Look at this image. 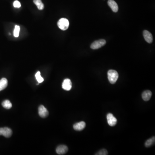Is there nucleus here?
<instances>
[{
	"label": "nucleus",
	"mask_w": 155,
	"mask_h": 155,
	"mask_svg": "<svg viewBox=\"0 0 155 155\" xmlns=\"http://www.w3.org/2000/svg\"><path fill=\"white\" fill-rule=\"evenodd\" d=\"M108 78L110 83L114 84L119 78V74L116 71L114 70H109L107 73Z\"/></svg>",
	"instance_id": "1"
},
{
	"label": "nucleus",
	"mask_w": 155,
	"mask_h": 155,
	"mask_svg": "<svg viewBox=\"0 0 155 155\" xmlns=\"http://www.w3.org/2000/svg\"><path fill=\"white\" fill-rule=\"evenodd\" d=\"M69 22L67 19L65 18H61L57 22L58 27L63 31L67 30L69 26Z\"/></svg>",
	"instance_id": "2"
},
{
	"label": "nucleus",
	"mask_w": 155,
	"mask_h": 155,
	"mask_svg": "<svg viewBox=\"0 0 155 155\" xmlns=\"http://www.w3.org/2000/svg\"><path fill=\"white\" fill-rule=\"evenodd\" d=\"M106 41L104 39H100L94 41L90 46V48L93 50L98 49L106 44Z\"/></svg>",
	"instance_id": "3"
},
{
	"label": "nucleus",
	"mask_w": 155,
	"mask_h": 155,
	"mask_svg": "<svg viewBox=\"0 0 155 155\" xmlns=\"http://www.w3.org/2000/svg\"><path fill=\"white\" fill-rule=\"evenodd\" d=\"M12 131L7 127L0 128V135H3L7 138H9L12 136Z\"/></svg>",
	"instance_id": "4"
},
{
	"label": "nucleus",
	"mask_w": 155,
	"mask_h": 155,
	"mask_svg": "<svg viewBox=\"0 0 155 155\" xmlns=\"http://www.w3.org/2000/svg\"><path fill=\"white\" fill-rule=\"evenodd\" d=\"M108 124L110 126H114L117 124V120L112 113H108L106 116Z\"/></svg>",
	"instance_id": "5"
},
{
	"label": "nucleus",
	"mask_w": 155,
	"mask_h": 155,
	"mask_svg": "<svg viewBox=\"0 0 155 155\" xmlns=\"http://www.w3.org/2000/svg\"><path fill=\"white\" fill-rule=\"evenodd\" d=\"M72 87V83L69 78L65 79L62 84V88L65 90H70Z\"/></svg>",
	"instance_id": "6"
},
{
	"label": "nucleus",
	"mask_w": 155,
	"mask_h": 155,
	"mask_svg": "<svg viewBox=\"0 0 155 155\" xmlns=\"http://www.w3.org/2000/svg\"><path fill=\"white\" fill-rule=\"evenodd\" d=\"M38 114L42 118H46L49 114L48 111L43 105H40L38 108Z\"/></svg>",
	"instance_id": "7"
},
{
	"label": "nucleus",
	"mask_w": 155,
	"mask_h": 155,
	"mask_svg": "<svg viewBox=\"0 0 155 155\" xmlns=\"http://www.w3.org/2000/svg\"><path fill=\"white\" fill-rule=\"evenodd\" d=\"M68 148L66 146L61 145L57 147L56 152L59 155H64L68 152Z\"/></svg>",
	"instance_id": "8"
},
{
	"label": "nucleus",
	"mask_w": 155,
	"mask_h": 155,
	"mask_svg": "<svg viewBox=\"0 0 155 155\" xmlns=\"http://www.w3.org/2000/svg\"><path fill=\"white\" fill-rule=\"evenodd\" d=\"M143 34L145 40L146 42L148 43H151L152 42L153 38L152 34L150 32L147 30H144L143 32Z\"/></svg>",
	"instance_id": "9"
},
{
	"label": "nucleus",
	"mask_w": 155,
	"mask_h": 155,
	"mask_svg": "<svg viewBox=\"0 0 155 155\" xmlns=\"http://www.w3.org/2000/svg\"><path fill=\"white\" fill-rule=\"evenodd\" d=\"M86 126V124L84 121H80L75 123L73 125V128L76 131H81L83 130Z\"/></svg>",
	"instance_id": "10"
},
{
	"label": "nucleus",
	"mask_w": 155,
	"mask_h": 155,
	"mask_svg": "<svg viewBox=\"0 0 155 155\" xmlns=\"http://www.w3.org/2000/svg\"><path fill=\"white\" fill-rule=\"evenodd\" d=\"M108 4L114 12L116 13L118 11L119 7L118 4L113 0H108Z\"/></svg>",
	"instance_id": "11"
},
{
	"label": "nucleus",
	"mask_w": 155,
	"mask_h": 155,
	"mask_svg": "<svg viewBox=\"0 0 155 155\" xmlns=\"http://www.w3.org/2000/svg\"><path fill=\"white\" fill-rule=\"evenodd\" d=\"M152 93L149 90H145L142 94V97L143 100L145 101H149L151 97Z\"/></svg>",
	"instance_id": "12"
},
{
	"label": "nucleus",
	"mask_w": 155,
	"mask_h": 155,
	"mask_svg": "<svg viewBox=\"0 0 155 155\" xmlns=\"http://www.w3.org/2000/svg\"><path fill=\"white\" fill-rule=\"evenodd\" d=\"M8 85L7 80L6 78H2L0 80V91L3 90L7 88Z\"/></svg>",
	"instance_id": "13"
},
{
	"label": "nucleus",
	"mask_w": 155,
	"mask_h": 155,
	"mask_svg": "<svg viewBox=\"0 0 155 155\" xmlns=\"http://www.w3.org/2000/svg\"><path fill=\"white\" fill-rule=\"evenodd\" d=\"M34 3L37 6L39 10H43L44 9V4L42 3L41 0H34Z\"/></svg>",
	"instance_id": "14"
},
{
	"label": "nucleus",
	"mask_w": 155,
	"mask_h": 155,
	"mask_svg": "<svg viewBox=\"0 0 155 155\" xmlns=\"http://www.w3.org/2000/svg\"><path fill=\"white\" fill-rule=\"evenodd\" d=\"M3 107L6 109H9L12 107V104L9 100H5L2 103Z\"/></svg>",
	"instance_id": "15"
},
{
	"label": "nucleus",
	"mask_w": 155,
	"mask_h": 155,
	"mask_svg": "<svg viewBox=\"0 0 155 155\" xmlns=\"http://www.w3.org/2000/svg\"><path fill=\"white\" fill-rule=\"evenodd\" d=\"M155 137H152L146 140V141L145 143V146L146 147H148L151 146L154 144V142H155Z\"/></svg>",
	"instance_id": "16"
},
{
	"label": "nucleus",
	"mask_w": 155,
	"mask_h": 155,
	"mask_svg": "<svg viewBox=\"0 0 155 155\" xmlns=\"http://www.w3.org/2000/svg\"><path fill=\"white\" fill-rule=\"evenodd\" d=\"M35 76L38 82L39 83H42V82L44 81V78H43L41 76V75H40V71H38V72L36 73Z\"/></svg>",
	"instance_id": "17"
},
{
	"label": "nucleus",
	"mask_w": 155,
	"mask_h": 155,
	"mask_svg": "<svg viewBox=\"0 0 155 155\" xmlns=\"http://www.w3.org/2000/svg\"><path fill=\"white\" fill-rule=\"evenodd\" d=\"M20 31V26H17V25H16L15 26L14 30L13 32L14 36L15 37L17 38V37H19Z\"/></svg>",
	"instance_id": "18"
},
{
	"label": "nucleus",
	"mask_w": 155,
	"mask_h": 155,
	"mask_svg": "<svg viewBox=\"0 0 155 155\" xmlns=\"http://www.w3.org/2000/svg\"><path fill=\"white\" fill-rule=\"evenodd\" d=\"M96 155H108V152L106 149H102L97 152Z\"/></svg>",
	"instance_id": "19"
},
{
	"label": "nucleus",
	"mask_w": 155,
	"mask_h": 155,
	"mask_svg": "<svg viewBox=\"0 0 155 155\" xmlns=\"http://www.w3.org/2000/svg\"><path fill=\"white\" fill-rule=\"evenodd\" d=\"M13 6L15 8H20L21 7V3L18 1H14L13 2Z\"/></svg>",
	"instance_id": "20"
}]
</instances>
